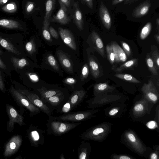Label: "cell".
Instances as JSON below:
<instances>
[{
    "mask_svg": "<svg viewBox=\"0 0 159 159\" xmlns=\"http://www.w3.org/2000/svg\"><path fill=\"white\" fill-rule=\"evenodd\" d=\"M120 141L129 149L142 157L147 158L152 150L144 143L134 130L130 128L123 132Z\"/></svg>",
    "mask_w": 159,
    "mask_h": 159,
    "instance_id": "6da1fadb",
    "label": "cell"
},
{
    "mask_svg": "<svg viewBox=\"0 0 159 159\" xmlns=\"http://www.w3.org/2000/svg\"><path fill=\"white\" fill-rule=\"evenodd\" d=\"M112 125L113 124L110 122L101 123L83 132L80 135V138L85 140L102 142L111 132Z\"/></svg>",
    "mask_w": 159,
    "mask_h": 159,
    "instance_id": "7a4b0ae2",
    "label": "cell"
},
{
    "mask_svg": "<svg viewBox=\"0 0 159 159\" xmlns=\"http://www.w3.org/2000/svg\"><path fill=\"white\" fill-rule=\"evenodd\" d=\"M129 100L127 96L121 93H107L94 96L86 100V102L88 104V108L93 109L113 103L125 102Z\"/></svg>",
    "mask_w": 159,
    "mask_h": 159,
    "instance_id": "3957f363",
    "label": "cell"
},
{
    "mask_svg": "<svg viewBox=\"0 0 159 159\" xmlns=\"http://www.w3.org/2000/svg\"><path fill=\"white\" fill-rule=\"evenodd\" d=\"M48 116L46 124L47 134L55 136L64 134L81 124L80 122L70 123L57 120L52 118L51 115Z\"/></svg>",
    "mask_w": 159,
    "mask_h": 159,
    "instance_id": "277c9868",
    "label": "cell"
},
{
    "mask_svg": "<svg viewBox=\"0 0 159 159\" xmlns=\"http://www.w3.org/2000/svg\"><path fill=\"white\" fill-rule=\"evenodd\" d=\"M101 111L100 109H92L91 110L69 112L58 116L52 117L57 120L66 122H80L96 117V114Z\"/></svg>",
    "mask_w": 159,
    "mask_h": 159,
    "instance_id": "5b68a950",
    "label": "cell"
},
{
    "mask_svg": "<svg viewBox=\"0 0 159 159\" xmlns=\"http://www.w3.org/2000/svg\"><path fill=\"white\" fill-rule=\"evenodd\" d=\"M9 92L16 102L20 108H25L30 112V117L38 114L41 112L40 110L34 105L25 95L11 86Z\"/></svg>",
    "mask_w": 159,
    "mask_h": 159,
    "instance_id": "8992f818",
    "label": "cell"
},
{
    "mask_svg": "<svg viewBox=\"0 0 159 159\" xmlns=\"http://www.w3.org/2000/svg\"><path fill=\"white\" fill-rule=\"evenodd\" d=\"M154 105L142 96L141 99L133 105L129 114L132 119L136 120L139 119L149 114Z\"/></svg>",
    "mask_w": 159,
    "mask_h": 159,
    "instance_id": "52a82bcc",
    "label": "cell"
},
{
    "mask_svg": "<svg viewBox=\"0 0 159 159\" xmlns=\"http://www.w3.org/2000/svg\"><path fill=\"white\" fill-rule=\"evenodd\" d=\"M5 107L9 118V120L7 123L8 132H13L14 125L16 123L18 124L20 126L26 125L24 122V118L22 114H19L13 106L7 104Z\"/></svg>",
    "mask_w": 159,
    "mask_h": 159,
    "instance_id": "ba28073f",
    "label": "cell"
},
{
    "mask_svg": "<svg viewBox=\"0 0 159 159\" xmlns=\"http://www.w3.org/2000/svg\"><path fill=\"white\" fill-rule=\"evenodd\" d=\"M68 93L63 90L43 101L52 110L57 111L68 100Z\"/></svg>",
    "mask_w": 159,
    "mask_h": 159,
    "instance_id": "9c48e42d",
    "label": "cell"
},
{
    "mask_svg": "<svg viewBox=\"0 0 159 159\" xmlns=\"http://www.w3.org/2000/svg\"><path fill=\"white\" fill-rule=\"evenodd\" d=\"M27 137L31 145L38 147L43 144L45 131L34 125H31L27 129Z\"/></svg>",
    "mask_w": 159,
    "mask_h": 159,
    "instance_id": "30bf717a",
    "label": "cell"
},
{
    "mask_svg": "<svg viewBox=\"0 0 159 159\" xmlns=\"http://www.w3.org/2000/svg\"><path fill=\"white\" fill-rule=\"evenodd\" d=\"M18 90L26 96L34 105L48 116L52 114L53 111L43 101L38 95L25 89H19Z\"/></svg>",
    "mask_w": 159,
    "mask_h": 159,
    "instance_id": "8fae6325",
    "label": "cell"
},
{
    "mask_svg": "<svg viewBox=\"0 0 159 159\" xmlns=\"http://www.w3.org/2000/svg\"><path fill=\"white\" fill-rule=\"evenodd\" d=\"M127 107V105L125 102L113 103L104 109V114L107 117L119 118L125 113Z\"/></svg>",
    "mask_w": 159,
    "mask_h": 159,
    "instance_id": "7c38bea8",
    "label": "cell"
},
{
    "mask_svg": "<svg viewBox=\"0 0 159 159\" xmlns=\"http://www.w3.org/2000/svg\"><path fill=\"white\" fill-rule=\"evenodd\" d=\"M23 142L21 136L16 134L13 136L6 144L3 156L8 158L16 153L20 148Z\"/></svg>",
    "mask_w": 159,
    "mask_h": 159,
    "instance_id": "4fadbf2b",
    "label": "cell"
},
{
    "mask_svg": "<svg viewBox=\"0 0 159 159\" xmlns=\"http://www.w3.org/2000/svg\"><path fill=\"white\" fill-rule=\"evenodd\" d=\"M143 96L151 102L155 104L159 100L158 92L153 82L149 80L147 84L145 83L141 89Z\"/></svg>",
    "mask_w": 159,
    "mask_h": 159,
    "instance_id": "5bb4252c",
    "label": "cell"
},
{
    "mask_svg": "<svg viewBox=\"0 0 159 159\" xmlns=\"http://www.w3.org/2000/svg\"><path fill=\"white\" fill-rule=\"evenodd\" d=\"M86 93L87 92L83 89L73 91L67 100L71 106L72 111L83 101Z\"/></svg>",
    "mask_w": 159,
    "mask_h": 159,
    "instance_id": "9a60e30c",
    "label": "cell"
},
{
    "mask_svg": "<svg viewBox=\"0 0 159 159\" xmlns=\"http://www.w3.org/2000/svg\"><path fill=\"white\" fill-rule=\"evenodd\" d=\"M59 3L60 8L56 15L50 19V22H58L62 24H67L69 22L70 19L66 13V7L60 0Z\"/></svg>",
    "mask_w": 159,
    "mask_h": 159,
    "instance_id": "2e32d148",
    "label": "cell"
},
{
    "mask_svg": "<svg viewBox=\"0 0 159 159\" xmlns=\"http://www.w3.org/2000/svg\"><path fill=\"white\" fill-rule=\"evenodd\" d=\"M59 32L63 42L72 49L76 50V45L73 34L69 30L59 28Z\"/></svg>",
    "mask_w": 159,
    "mask_h": 159,
    "instance_id": "e0dca14e",
    "label": "cell"
},
{
    "mask_svg": "<svg viewBox=\"0 0 159 159\" xmlns=\"http://www.w3.org/2000/svg\"><path fill=\"white\" fill-rule=\"evenodd\" d=\"M90 39L92 46L98 53L103 58L105 52L103 42L99 35L95 31H93L90 34Z\"/></svg>",
    "mask_w": 159,
    "mask_h": 159,
    "instance_id": "ac0fdd59",
    "label": "cell"
},
{
    "mask_svg": "<svg viewBox=\"0 0 159 159\" xmlns=\"http://www.w3.org/2000/svg\"><path fill=\"white\" fill-rule=\"evenodd\" d=\"M99 14L101 20L105 27L109 29L111 25V19L108 10L102 1L100 6Z\"/></svg>",
    "mask_w": 159,
    "mask_h": 159,
    "instance_id": "d6986e66",
    "label": "cell"
},
{
    "mask_svg": "<svg viewBox=\"0 0 159 159\" xmlns=\"http://www.w3.org/2000/svg\"><path fill=\"white\" fill-rule=\"evenodd\" d=\"M116 88L111 86L107 83H99L95 84L93 87V95L96 96L103 94L112 93Z\"/></svg>",
    "mask_w": 159,
    "mask_h": 159,
    "instance_id": "ffe728a7",
    "label": "cell"
},
{
    "mask_svg": "<svg viewBox=\"0 0 159 159\" xmlns=\"http://www.w3.org/2000/svg\"><path fill=\"white\" fill-rule=\"evenodd\" d=\"M91 147L89 142L82 141L77 150L78 158L79 159H89Z\"/></svg>",
    "mask_w": 159,
    "mask_h": 159,
    "instance_id": "44dd1931",
    "label": "cell"
},
{
    "mask_svg": "<svg viewBox=\"0 0 159 159\" xmlns=\"http://www.w3.org/2000/svg\"><path fill=\"white\" fill-rule=\"evenodd\" d=\"M151 5L149 1L146 0L134 10L133 16L135 18H140L145 16L148 12Z\"/></svg>",
    "mask_w": 159,
    "mask_h": 159,
    "instance_id": "7402d4cb",
    "label": "cell"
},
{
    "mask_svg": "<svg viewBox=\"0 0 159 159\" xmlns=\"http://www.w3.org/2000/svg\"><path fill=\"white\" fill-rule=\"evenodd\" d=\"M115 55V61L116 62H124L127 59L126 54L123 50L115 42L110 44Z\"/></svg>",
    "mask_w": 159,
    "mask_h": 159,
    "instance_id": "603a6c76",
    "label": "cell"
},
{
    "mask_svg": "<svg viewBox=\"0 0 159 159\" xmlns=\"http://www.w3.org/2000/svg\"><path fill=\"white\" fill-rule=\"evenodd\" d=\"M39 96L43 100L51 97L63 90L58 88H48L45 87L38 89Z\"/></svg>",
    "mask_w": 159,
    "mask_h": 159,
    "instance_id": "cb8c5ba5",
    "label": "cell"
},
{
    "mask_svg": "<svg viewBox=\"0 0 159 159\" xmlns=\"http://www.w3.org/2000/svg\"><path fill=\"white\" fill-rule=\"evenodd\" d=\"M55 0H47L45 4V14L44 16L43 25L49 26L50 19L54 9Z\"/></svg>",
    "mask_w": 159,
    "mask_h": 159,
    "instance_id": "d4e9b609",
    "label": "cell"
},
{
    "mask_svg": "<svg viewBox=\"0 0 159 159\" xmlns=\"http://www.w3.org/2000/svg\"><path fill=\"white\" fill-rule=\"evenodd\" d=\"M0 26L9 29H22L20 24L18 22L13 20L7 19L0 20Z\"/></svg>",
    "mask_w": 159,
    "mask_h": 159,
    "instance_id": "484cf974",
    "label": "cell"
},
{
    "mask_svg": "<svg viewBox=\"0 0 159 159\" xmlns=\"http://www.w3.org/2000/svg\"><path fill=\"white\" fill-rule=\"evenodd\" d=\"M59 61L63 67L67 71L72 72L73 71L72 65L70 61L64 53L59 52L57 53Z\"/></svg>",
    "mask_w": 159,
    "mask_h": 159,
    "instance_id": "4316f807",
    "label": "cell"
},
{
    "mask_svg": "<svg viewBox=\"0 0 159 159\" xmlns=\"http://www.w3.org/2000/svg\"><path fill=\"white\" fill-rule=\"evenodd\" d=\"M73 19L77 28L80 30H82L84 28V19L82 13L78 7H76L75 10Z\"/></svg>",
    "mask_w": 159,
    "mask_h": 159,
    "instance_id": "83f0119b",
    "label": "cell"
},
{
    "mask_svg": "<svg viewBox=\"0 0 159 159\" xmlns=\"http://www.w3.org/2000/svg\"><path fill=\"white\" fill-rule=\"evenodd\" d=\"M0 44L8 51L17 55H21V52L12 44L0 36Z\"/></svg>",
    "mask_w": 159,
    "mask_h": 159,
    "instance_id": "f1b7e54d",
    "label": "cell"
},
{
    "mask_svg": "<svg viewBox=\"0 0 159 159\" xmlns=\"http://www.w3.org/2000/svg\"><path fill=\"white\" fill-rule=\"evenodd\" d=\"M89 66L93 76L95 78H97L100 74V70L98 64L92 57L88 60Z\"/></svg>",
    "mask_w": 159,
    "mask_h": 159,
    "instance_id": "f546056e",
    "label": "cell"
},
{
    "mask_svg": "<svg viewBox=\"0 0 159 159\" xmlns=\"http://www.w3.org/2000/svg\"><path fill=\"white\" fill-rule=\"evenodd\" d=\"M138 60L136 58H134L126 61L120 65L119 67L114 68L113 70L115 71L120 72L125 69H129L137 65Z\"/></svg>",
    "mask_w": 159,
    "mask_h": 159,
    "instance_id": "4dcf8cb0",
    "label": "cell"
},
{
    "mask_svg": "<svg viewBox=\"0 0 159 159\" xmlns=\"http://www.w3.org/2000/svg\"><path fill=\"white\" fill-rule=\"evenodd\" d=\"M11 60L14 67L18 69L23 68L29 64L28 61L24 58L19 59L11 57Z\"/></svg>",
    "mask_w": 159,
    "mask_h": 159,
    "instance_id": "1f68e13d",
    "label": "cell"
},
{
    "mask_svg": "<svg viewBox=\"0 0 159 159\" xmlns=\"http://www.w3.org/2000/svg\"><path fill=\"white\" fill-rule=\"evenodd\" d=\"M146 61V64L149 70L154 75H157L158 69L149 54L147 55Z\"/></svg>",
    "mask_w": 159,
    "mask_h": 159,
    "instance_id": "d6a6232c",
    "label": "cell"
},
{
    "mask_svg": "<svg viewBox=\"0 0 159 159\" xmlns=\"http://www.w3.org/2000/svg\"><path fill=\"white\" fill-rule=\"evenodd\" d=\"M114 76L126 81L135 84L140 83V81L132 75L127 74L118 73L114 75Z\"/></svg>",
    "mask_w": 159,
    "mask_h": 159,
    "instance_id": "836d02e7",
    "label": "cell"
},
{
    "mask_svg": "<svg viewBox=\"0 0 159 159\" xmlns=\"http://www.w3.org/2000/svg\"><path fill=\"white\" fill-rule=\"evenodd\" d=\"M152 25L150 22L147 23L142 29L140 37L141 39H145L149 34L151 30Z\"/></svg>",
    "mask_w": 159,
    "mask_h": 159,
    "instance_id": "e575fe53",
    "label": "cell"
},
{
    "mask_svg": "<svg viewBox=\"0 0 159 159\" xmlns=\"http://www.w3.org/2000/svg\"><path fill=\"white\" fill-rule=\"evenodd\" d=\"M17 6L14 2H11L3 6L2 8V11L8 13H13L16 11Z\"/></svg>",
    "mask_w": 159,
    "mask_h": 159,
    "instance_id": "d590c367",
    "label": "cell"
},
{
    "mask_svg": "<svg viewBox=\"0 0 159 159\" xmlns=\"http://www.w3.org/2000/svg\"><path fill=\"white\" fill-rule=\"evenodd\" d=\"M153 150L149 153L147 158L150 159H159V145H157L152 147Z\"/></svg>",
    "mask_w": 159,
    "mask_h": 159,
    "instance_id": "8d00e7d4",
    "label": "cell"
},
{
    "mask_svg": "<svg viewBox=\"0 0 159 159\" xmlns=\"http://www.w3.org/2000/svg\"><path fill=\"white\" fill-rule=\"evenodd\" d=\"M107 57L110 62L113 64L115 61V55L111 45L107 44L106 47Z\"/></svg>",
    "mask_w": 159,
    "mask_h": 159,
    "instance_id": "74e56055",
    "label": "cell"
},
{
    "mask_svg": "<svg viewBox=\"0 0 159 159\" xmlns=\"http://www.w3.org/2000/svg\"><path fill=\"white\" fill-rule=\"evenodd\" d=\"M110 158L111 159H135L132 156L127 154L113 153L111 155Z\"/></svg>",
    "mask_w": 159,
    "mask_h": 159,
    "instance_id": "f35d334b",
    "label": "cell"
},
{
    "mask_svg": "<svg viewBox=\"0 0 159 159\" xmlns=\"http://www.w3.org/2000/svg\"><path fill=\"white\" fill-rule=\"evenodd\" d=\"M47 60L49 64L55 70H59V65L53 56L51 55L48 56L47 58Z\"/></svg>",
    "mask_w": 159,
    "mask_h": 159,
    "instance_id": "ab89813d",
    "label": "cell"
},
{
    "mask_svg": "<svg viewBox=\"0 0 159 159\" xmlns=\"http://www.w3.org/2000/svg\"><path fill=\"white\" fill-rule=\"evenodd\" d=\"M25 48L30 54H32L36 51L34 41L31 40L27 42L25 45Z\"/></svg>",
    "mask_w": 159,
    "mask_h": 159,
    "instance_id": "60d3db41",
    "label": "cell"
},
{
    "mask_svg": "<svg viewBox=\"0 0 159 159\" xmlns=\"http://www.w3.org/2000/svg\"><path fill=\"white\" fill-rule=\"evenodd\" d=\"M89 68L88 65L85 64L83 66L80 75V78L82 80H84L88 77L89 74Z\"/></svg>",
    "mask_w": 159,
    "mask_h": 159,
    "instance_id": "b9f144b4",
    "label": "cell"
},
{
    "mask_svg": "<svg viewBox=\"0 0 159 159\" xmlns=\"http://www.w3.org/2000/svg\"><path fill=\"white\" fill-rule=\"evenodd\" d=\"M43 25V34L44 38L47 41H51L52 39L50 34L49 31V26H48L45 25Z\"/></svg>",
    "mask_w": 159,
    "mask_h": 159,
    "instance_id": "7bdbcfd3",
    "label": "cell"
},
{
    "mask_svg": "<svg viewBox=\"0 0 159 159\" xmlns=\"http://www.w3.org/2000/svg\"><path fill=\"white\" fill-rule=\"evenodd\" d=\"M151 57L158 70L159 69V53L157 49L155 50L152 52Z\"/></svg>",
    "mask_w": 159,
    "mask_h": 159,
    "instance_id": "ee69618b",
    "label": "cell"
},
{
    "mask_svg": "<svg viewBox=\"0 0 159 159\" xmlns=\"http://www.w3.org/2000/svg\"><path fill=\"white\" fill-rule=\"evenodd\" d=\"M121 43L123 49V50L126 55L128 57L130 56L131 54V52L129 46L127 43L124 41H121Z\"/></svg>",
    "mask_w": 159,
    "mask_h": 159,
    "instance_id": "f6af8a7d",
    "label": "cell"
},
{
    "mask_svg": "<svg viewBox=\"0 0 159 159\" xmlns=\"http://www.w3.org/2000/svg\"><path fill=\"white\" fill-rule=\"evenodd\" d=\"M34 7V2L30 1L28 2L26 5L25 10L26 13H29L33 10Z\"/></svg>",
    "mask_w": 159,
    "mask_h": 159,
    "instance_id": "bcb514c9",
    "label": "cell"
},
{
    "mask_svg": "<svg viewBox=\"0 0 159 159\" xmlns=\"http://www.w3.org/2000/svg\"><path fill=\"white\" fill-rule=\"evenodd\" d=\"M159 124L155 121H152L149 122L146 124V125L148 128L151 129H154L158 128Z\"/></svg>",
    "mask_w": 159,
    "mask_h": 159,
    "instance_id": "7dc6e473",
    "label": "cell"
},
{
    "mask_svg": "<svg viewBox=\"0 0 159 159\" xmlns=\"http://www.w3.org/2000/svg\"><path fill=\"white\" fill-rule=\"evenodd\" d=\"M49 31L51 35L54 38L57 39L58 38V34L53 27L52 26L49 27Z\"/></svg>",
    "mask_w": 159,
    "mask_h": 159,
    "instance_id": "c3c4849f",
    "label": "cell"
},
{
    "mask_svg": "<svg viewBox=\"0 0 159 159\" xmlns=\"http://www.w3.org/2000/svg\"><path fill=\"white\" fill-rule=\"evenodd\" d=\"M64 82L69 85H72L76 83L75 80L72 78H68L64 80Z\"/></svg>",
    "mask_w": 159,
    "mask_h": 159,
    "instance_id": "681fc988",
    "label": "cell"
},
{
    "mask_svg": "<svg viewBox=\"0 0 159 159\" xmlns=\"http://www.w3.org/2000/svg\"><path fill=\"white\" fill-rule=\"evenodd\" d=\"M0 90L2 92L5 93L6 92V89L5 87V85L3 82L2 76L0 74Z\"/></svg>",
    "mask_w": 159,
    "mask_h": 159,
    "instance_id": "f907efd6",
    "label": "cell"
},
{
    "mask_svg": "<svg viewBox=\"0 0 159 159\" xmlns=\"http://www.w3.org/2000/svg\"><path fill=\"white\" fill-rule=\"evenodd\" d=\"M154 120L158 124L159 123V107L158 105L156 108V113Z\"/></svg>",
    "mask_w": 159,
    "mask_h": 159,
    "instance_id": "816d5d0a",
    "label": "cell"
},
{
    "mask_svg": "<svg viewBox=\"0 0 159 159\" xmlns=\"http://www.w3.org/2000/svg\"><path fill=\"white\" fill-rule=\"evenodd\" d=\"M83 0L89 8L92 9L93 6V0Z\"/></svg>",
    "mask_w": 159,
    "mask_h": 159,
    "instance_id": "f5cc1de1",
    "label": "cell"
},
{
    "mask_svg": "<svg viewBox=\"0 0 159 159\" xmlns=\"http://www.w3.org/2000/svg\"><path fill=\"white\" fill-rule=\"evenodd\" d=\"M71 0H60V1L66 5V7H68L70 6Z\"/></svg>",
    "mask_w": 159,
    "mask_h": 159,
    "instance_id": "db71d44e",
    "label": "cell"
},
{
    "mask_svg": "<svg viewBox=\"0 0 159 159\" xmlns=\"http://www.w3.org/2000/svg\"><path fill=\"white\" fill-rule=\"evenodd\" d=\"M0 68L5 69L6 68V66L2 60L0 58Z\"/></svg>",
    "mask_w": 159,
    "mask_h": 159,
    "instance_id": "11a10c76",
    "label": "cell"
},
{
    "mask_svg": "<svg viewBox=\"0 0 159 159\" xmlns=\"http://www.w3.org/2000/svg\"><path fill=\"white\" fill-rule=\"evenodd\" d=\"M124 0H113L112 4L113 5H115L121 2Z\"/></svg>",
    "mask_w": 159,
    "mask_h": 159,
    "instance_id": "9f6ffc18",
    "label": "cell"
},
{
    "mask_svg": "<svg viewBox=\"0 0 159 159\" xmlns=\"http://www.w3.org/2000/svg\"><path fill=\"white\" fill-rule=\"evenodd\" d=\"M8 0H0V6L3 5L6 3Z\"/></svg>",
    "mask_w": 159,
    "mask_h": 159,
    "instance_id": "6f0895ef",
    "label": "cell"
},
{
    "mask_svg": "<svg viewBox=\"0 0 159 159\" xmlns=\"http://www.w3.org/2000/svg\"><path fill=\"white\" fill-rule=\"evenodd\" d=\"M135 0H125V4H127L129 3H131L134 2Z\"/></svg>",
    "mask_w": 159,
    "mask_h": 159,
    "instance_id": "680465c9",
    "label": "cell"
},
{
    "mask_svg": "<svg viewBox=\"0 0 159 159\" xmlns=\"http://www.w3.org/2000/svg\"><path fill=\"white\" fill-rule=\"evenodd\" d=\"M155 39L157 42L159 44V34H156L155 36Z\"/></svg>",
    "mask_w": 159,
    "mask_h": 159,
    "instance_id": "91938a15",
    "label": "cell"
},
{
    "mask_svg": "<svg viewBox=\"0 0 159 159\" xmlns=\"http://www.w3.org/2000/svg\"><path fill=\"white\" fill-rule=\"evenodd\" d=\"M156 24L157 25V29L158 30H159V18H157L156 19Z\"/></svg>",
    "mask_w": 159,
    "mask_h": 159,
    "instance_id": "94428289",
    "label": "cell"
},
{
    "mask_svg": "<svg viewBox=\"0 0 159 159\" xmlns=\"http://www.w3.org/2000/svg\"><path fill=\"white\" fill-rule=\"evenodd\" d=\"M60 159H65V157L63 153H61L60 156Z\"/></svg>",
    "mask_w": 159,
    "mask_h": 159,
    "instance_id": "6125c7cd",
    "label": "cell"
},
{
    "mask_svg": "<svg viewBox=\"0 0 159 159\" xmlns=\"http://www.w3.org/2000/svg\"><path fill=\"white\" fill-rule=\"evenodd\" d=\"M2 52L1 50L0 49V55H2Z\"/></svg>",
    "mask_w": 159,
    "mask_h": 159,
    "instance_id": "be15d7a7",
    "label": "cell"
}]
</instances>
